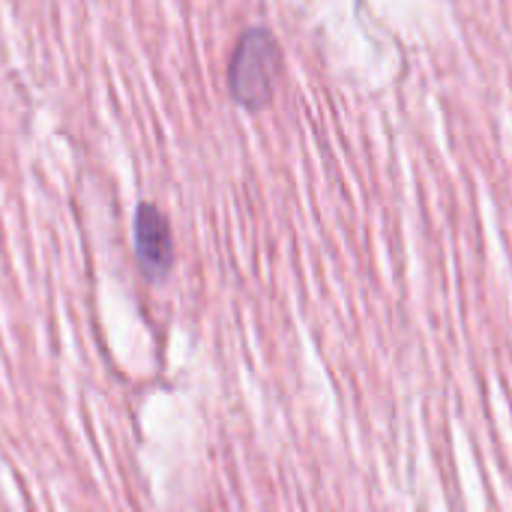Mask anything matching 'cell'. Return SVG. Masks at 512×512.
<instances>
[{
  "mask_svg": "<svg viewBox=\"0 0 512 512\" xmlns=\"http://www.w3.org/2000/svg\"><path fill=\"white\" fill-rule=\"evenodd\" d=\"M132 237H135V255H138L141 270H144L153 282H159V279L171 270V261H174L171 228H168L165 213H162L156 204H141V207L135 210Z\"/></svg>",
  "mask_w": 512,
  "mask_h": 512,
  "instance_id": "cell-1",
  "label": "cell"
}]
</instances>
